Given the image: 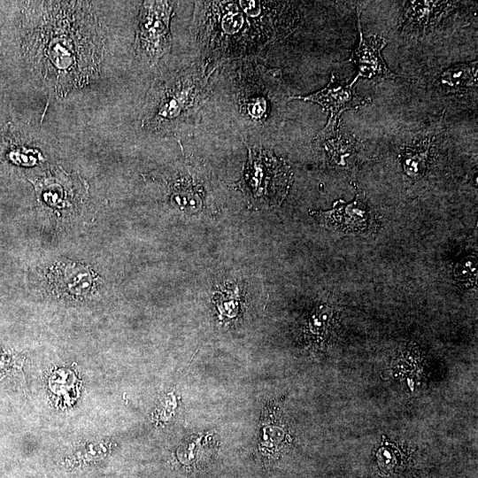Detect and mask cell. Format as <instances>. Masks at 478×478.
I'll use <instances>...</instances> for the list:
<instances>
[{
  "instance_id": "1",
  "label": "cell",
  "mask_w": 478,
  "mask_h": 478,
  "mask_svg": "<svg viewBox=\"0 0 478 478\" xmlns=\"http://www.w3.org/2000/svg\"><path fill=\"white\" fill-rule=\"evenodd\" d=\"M103 28L86 2H46L27 35V50L40 77L63 96L99 73Z\"/></svg>"
},
{
  "instance_id": "2",
  "label": "cell",
  "mask_w": 478,
  "mask_h": 478,
  "mask_svg": "<svg viewBox=\"0 0 478 478\" xmlns=\"http://www.w3.org/2000/svg\"><path fill=\"white\" fill-rule=\"evenodd\" d=\"M196 72L189 69L155 81L144 106L143 126L154 130L167 129L197 106L203 97L205 81Z\"/></svg>"
},
{
  "instance_id": "3",
  "label": "cell",
  "mask_w": 478,
  "mask_h": 478,
  "mask_svg": "<svg viewBox=\"0 0 478 478\" xmlns=\"http://www.w3.org/2000/svg\"><path fill=\"white\" fill-rule=\"evenodd\" d=\"M248 151L240 189L252 205L280 204L291 184L289 166L261 147L252 146Z\"/></svg>"
},
{
  "instance_id": "4",
  "label": "cell",
  "mask_w": 478,
  "mask_h": 478,
  "mask_svg": "<svg viewBox=\"0 0 478 478\" xmlns=\"http://www.w3.org/2000/svg\"><path fill=\"white\" fill-rule=\"evenodd\" d=\"M174 2L144 1L141 6L134 50L149 65H155L171 48L170 20Z\"/></svg>"
},
{
  "instance_id": "5",
  "label": "cell",
  "mask_w": 478,
  "mask_h": 478,
  "mask_svg": "<svg viewBox=\"0 0 478 478\" xmlns=\"http://www.w3.org/2000/svg\"><path fill=\"white\" fill-rule=\"evenodd\" d=\"M320 104L328 112L327 125L317 134L315 141L322 143L337 136L338 124L342 114L351 109H357L370 101L358 95L353 86L339 81L332 73L329 82L322 89L305 96H292Z\"/></svg>"
},
{
  "instance_id": "6",
  "label": "cell",
  "mask_w": 478,
  "mask_h": 478,
  "mask_svg": "<svg viewBox=\"0 0 478 478\" xmlns=\"http://www.w3.org/2000/svg\"><path fill=\"white\" fill-rule=\"evenodd\" d=\"M29 181L35 186L38 200L55 209L74 206L88 194L85 181L78 175L67 173L59 166Z\"/></svg>"
},
{
  "instance_id": "7",
  "label": "cell",
  "mask_w": 478,
  "mask_h": 478,
  "mask_svg": "<svg viewBox=\"0 0 478 478\" xmlns=\"http://www.w3.org/2000/svg\"><path fill=\"white\" fill-rule=\"evenodd\" d=\"M358 26L360 38L359 42L348 60L357 67V76L350 85L353 86L359 78L377 83L386 79H396L398 77L399 75L389 70L382 55V50L388 43V41L376 35L367 37L364 36L359 11L358 12Z\"/></svg>"
},
{
  "instance_id": "8",
  "label": "cell",
  "mask_w": 478,
  "mask_h": 478,
  "mask_svg": "<svg viewBox=\"0 0 478 478\" xmlns=\"http://www.w3.org/2000/svg\"><path fill=\"white\" fill-rule=\"evenodd\" d=\"M328 227L342 232L366 231L374 225L373 212L367 208L359 195L350 202L338 200L327 212H312Z\"/></svg>"
},
{
  "instance_id": "9",
  "label": "cell",
  "mask_w": 478,
  "mask_h": 478,
  "mask_svg": "<svg viewBox=\"0 0 478 478\" xmlns=\"http://www.w3.org/2000/svg\"><path fill=\"white\" fill-rule=\"evenodd\" d=\"M49 278L58 293L73 297L89 295L96 284L90 268L73 262L58 263L51 268Z\"/></svg>"
},
{
  "instance_id": "10",
  "label": "cell",
  "mask_w": 478,
  "mask_h": 478,
  "mask_svg": "<svg viewBox=\"0 0 478 478\" xmlns=\"http://www.w3.org/2000/svg\"><path fill=\"white\" fill-rule=\"evenodd\" d=\"M448 6L447 1H408L405 4L403 30L423 33L437 22Z\"/></svg>"
},
{
  "instance_id": "11",
  "label": "cell",
  "mask_w": 478,
  "mask_h": 478,
  "mask_svg": "<svg viewBox=\"0 0 478 478\" xmlns=\"http://www.w3.org/2000/svg\"><path fill=\"white\" fill-rule=\"evenodd\" d=\"M441 82L449 92H462L476 85L477 62L457 64L441 75Z\"/></svg>"
},
{
  "instance_id": "12",
  "label": "cell",
  "mask_w": 478,
  "mask_h": 478,
  "mask_svg": "<svg viewBox=\"0 0 478 478\" xmlns=\"http://www.w3.org/2000/svg\"><path fill=\"white\" fill-rule=\"evenodd\" d=\"M428 158V147L406 148L402 152V165L405 173L412 178L420 177L425 170Z\"/></svg>"
},
{
  "instance_id": "13",
  "label": "cell",
  "mask_w": 478,
  "mask_h": 478,
  "mask_svg": "<svg viewBox=\"0 0 478 478\" xmlns=\"http://www.w3.org/2000/svg\"><path fill=\"white\" fill-rule=\"evenodd\" d=\"M172 198L184 211L196 212L202 206L201 194L191 182L182 181L174 186Z\"/></svg>"
},
{
  "instance_id": "14",
  "label": "cell",
  "mask_w": 478,
  "mask_h": 478,
  "mask_svg": "<svg viewBox=\"0 0 478 478\" xmlns=\"http://www.w3.org/2000/svg\"><path fill=\"white\" fill-rule=\"evenodd\" d=\"M477 261L474 257L468 256L459 261L453 270V278L462 288L468 289L475 285L477 276Z\"/></svg>"
},
{
  "instance_id": "15",
  "label": "cell",
  "mask_w": 478,
  "mask_h": 478,
  "mask_svg": "<svg viewBox=\"0 0 478 478\" xmlns=\"http://www.w3.org/2000/svg\"><path fill=\"white\" fill-rule=\"evenodd\" d=\"M239 296L237 289H224L215 294V303L219 310L229 317L236 313Z\"/></svg>"
},
{
  "instance_id": "16",
  "label": "cell",
  "mask_w": 478,
  "mask_h": 478,
  "mask_svg": "<svg viewBox=\"0 0 478 478\" xmlns=\"http://www.w3.org/2000/svg\"><path fill=\"white\" fill-rule=\"evenodd\" d=\"M14 367V357L0 350V379L5 377Z\"/></svg>"
}]
</instances>
